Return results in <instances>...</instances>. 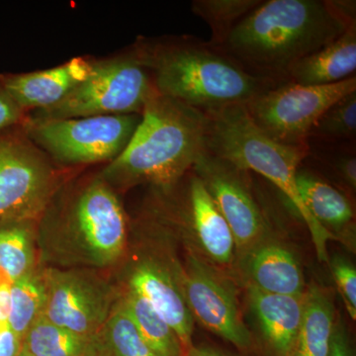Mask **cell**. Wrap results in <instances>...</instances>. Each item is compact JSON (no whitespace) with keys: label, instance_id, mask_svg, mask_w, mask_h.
I'll return each instance as SVG.
<instances>
[{"label":"cell","instance_id":"37","mask_svg":"<svg viewBox=\"0 0 356 356\" xmlns=\"http://www.w3.org/2000/svg\"><path fill=\"white\" fill-rule=\"evenodd\" d=\"M97 348H98V346H97ZM97 356H102V355H100L99 350H98Z\"/></svg>","mask_w":356,"mask_h":356},{"label":"cell","instance_id":"3","mask_svg":"<svg viewBox=\"0 0 356 356\" xmlns=\"http://www.w3.org/2000/svg\"><path fill=\"white\" fill-rule=\"evenodd\" d=\"M355 24L344 22L329 0H262L220 48L250 74L287 83L293 65Z\"/></svg>","mask_w":356,"mask_h":356},{"label":"cell","instance_id":"24","mask_svg":"<svg viewBox=\"0 0 356 356\" xmlns=\"http://www.w3.org/2000/svg\"><path fill=\"white\" fill-rule=\"evenodd\" d=\"M95 339L58 327L41 316L23 337V346L33 356H83L88 353Z\"/></svg>","mask_w":356,"mask_h":356},{"label":"cell","instance_id":"27","mask_svg":"<svg viewBox=\"0 0 356 356\" xmlns=\"http://www.w3.org/2000/svg\"><path fill=\"white\" fill-rule=\"evenodd\" d=\"M346 144H339L337 147H316L309 152L325 158L327 165L331 166L332 172L336 173L341 184L350 191L356 189V156L355 147H346Z\"/></svg>","mask_w":356,"mask_h":356},{"label":"cell","instance_id":"19","mask_svg":"<svg viewBox=\"0 0 356 356\" xmlns=\"http://www.w3.org/2000/svg\"><path fill=\"white\" fill-rule=\"evenodd\" d=\"M334 325L331 295L311 284L304 294L303 316L292 356H329Z\"/></svg>","mask_w":356,"mask_h":356},{"label":"cell","instance_id":"34","mask_svg":"<svg viewBox=\"0 0 356 356\" xmlns=\"http://www.w3.org/2000/svg\"><path fill=\"white\" fill-rule=\"evenodd\" d=\"M97 341H95V343L93 344L92 348H91L90 350L88 351V353H84L83 356H97Z\"/></svg>","mask_w":356,"mask_h":356},{"label":"cell","instance_id":"2","mask_svg":"<svg viewBox=\"0 0 356 356\" xmlns=\"http://www.w3.org/2000/svg\"><path fill=\"white\" fill-rule=\"evenodd\" d=\"M130 49L159 95L202 112L247 104L281 84L250 74L219 47L193 36L139 37Z\"/></svg>","mask_w":356,"mask_h":356},{"label":"cell","instance_id":"29","mask_svg":"<svg viewBox=\"0 0 356 356\" xmlns=\"http://www.w3.org/2000/svg\"><path fill=\"white\" fill-rule=\"evenodd\" d=\"M27 113L0 83V131L23 123Z\"/></svg>","mask_w":356,"mask_h":356},{"label":"cell","instance_id":"11","mask_svg":"<svg viewBox=\"0 0 356 356\" xmlns=\"http://www.w3.org/2000/svg\"><path fill=\"white\" fill-rule=\"evenodd\" d=\"M235 238L236 254L243 255L269 238L270 222L257 199L252 172L232 165L206 151L193 166Z\"/></svg>","mask_w":356,"mask_h":356},{"label":"cell","instance_id":"13","mask_svg":"<svg viewBox=\"0 0 356 356\" xmlns=\"http://www.w3.org/2000/svg\"><path fill=\"white\" fill-rule=\"evenodd\" d=\"M120 285L130 288L149 302L177 334L184 353L194 346V318L172 264L152 255H138L124 267Z\"/></svg>","mask_w":356,"mask_h":356},{"label":"cell","instance_id":"7","mask_svg":"<svg viewBox=\"0 0 356 356\" xmlns=\"http://www.w3.org/2000/svg\"><path fill=\"white\" fill-rule=\"evenodd\" d=\"M140 114L33 120L22 126L29 139L60 168L79 170L111 163L127 147Z\"/></svg>","mask_w":356,"mask_h":356},{"label":"cell","instance_id":"15","mask_svg":"<svg viewBox=\"0 0 356 356\" xmlns=\"http://www.w3.org/2000/svg\"><path fill=\"white\" fill-rule=\"evenodd\" d=\"M240 257L248 287L269 294L299 296L305 293L300 262L282 243L268 238Z\"/></svg>","mask_w":356,"mask_h":356},{"label":"cell","instance_id":"36","mask_svg":"<svg viewBox=\"0 0 356 356\" xmlns=\"http://www.w3.org/2000/svg\"><path fill=\"white\" fill-rule=\"evenodd\" d=\"M4 277H6V276H4V274L0 273V282H1L2 280H3Z\"/></svg>","mask_w":356,"mask_h":356},{"label":"cell","instance_id":"6","mask_svg":"<svg viewBox=\"0 0 356 356\" xmlns=\"http://www.w3.org/2000/svg\"><path fill=\"white\" fill-rule=\"evenodd\" d=\"M156 92L153 79L131 49L113 57L95 58L86 81L62 102L27 114L33 120L143 114Z\"/></svg>","mask_w":356,"mask_h":356},{"label":"cell","instance_id":"20","mask_svg":"<svg viewBox=\"0 0 356 356\" xmlns=\"http://www.w3.org/2000/svg\"><path fill=\"white\" fill-rule=\"evenodd\" d=\"M37 226L38 220L0 221V273L11 282L40 266Z\"/></svg>","mask_w":356,"mask_h":356},{"label":"cell","instance_id":"33","mask_svg":"<svg viewBox=\"0 0 356 356\" xmlns=\"http://www.w3.org/2000/svg\"><path fill=\"white\" fill-rule=\"evenodd\" d=\"M182 356H229L216 348L205 346H193L188 350L185 351Z\"/></svg>","mask_w":356,"mask_h":356},{"label":"cell","instance_id":"8","mask_svg":"<svg viewBox=\"0 0 356 356\" xmlns=\"http://www.w3.org/2000/svg\"><path fill=\"white\" fill-rule=\"evenodd\" d=\"M76 173L53 163L22 123L0 131V221L39 220L56 192Z\"/></svg>","mask_w":356,"mask_h":356},{"label":"cell","instance_id":"18","mask_svg":"<svg viewBox=\"0 0 356 356\" xmlns=\"http://www.w3.org/2000/svg\"><path fill=\"white\" fill-rule=\"evenodd\" d=\"M296 182L302 201L318 225L337 240L353 232L355 209L344 192L302 165L297 172Z\"/></svg>","mask_w":356,"mask_h":356},{"label":"cell","instance_id":"16","mask_svg":"<svg viewBox=\"0 0 356 356\" xmlns=\"http://www.w3.org/2000/svg\"><path fill=\"white\" fill-rule=\"evenodd\" d=\"M304 294H269L248 287V307L273 356H292L303 316Z\"/></svg>","mask_w":356,"mask_h":356},{"label":"cell","instance_id":"12","mask_svg":"<svg viewBox=\"0 0 356 356\" xmlns=\"http://www.w3.org/2000/svg\"><path fill=\"white\" fill-rule=\"evenodd\" d=\"M175 273L192 317L240 350H248L252 336L243 324L231 283L193 252L184 267L175 266Z\"/></svg>","mask_w":356,"mask_h":356},{"label":"cell","instance_id":"10","mask_svg":"<svg viewBox=\"0 0 356 356\" xmlns=\"http://www.w3.org/2000/svg\"><path fill=\"white\" fill-rule=\"evenodd\" d=\"M104 271L44 266V317L58 327L95 339L121 296V286Z\"/></svg>","mask_w":356,"mask_h":356},{"label":"cell","instance_id":"28","mask_svg":"<svg viewBox=\"0 0 356 356\" xmlns=\"http://www.w3.org/2000/svg\"><path fill=\"white\" fill-rule=\"evenodd\" d=\"M332 277L350 314L351 320H356V269L355 266L341 255L331 261Z\"/></svg>","mask_w":356,"mask_h":356},{"label":"cell","instance_id":"25","mask_svg":"<svg viewBox=\"0 0 356 356\" xmlns=\"http://www.w3.org/2000/svg\"><path fill=\"white\" fill-rule=\"evenodd\" d=\"M262 0H194L192 13L205 21L211 30L210 44L222 47L229 35Z\"/></svg>","mask_w":356,"mask_h":356},{"label":"cell","instance_id":"26","mask_svg":"<svg viewBox=\"0 0 356 356\" xmlns=\"http://www.w3.org/2000/svg\"><path fill=\"white\" fill-rule=\"evenodd\" d=\"M356 136V91L334 103L312 129L309 140L353 144ZM308 140V142H309Z\"/></svg>","mask_w":356,"mask_h":356},{"label":"cell","instance_id":"14","mask_svg":"<svg viewBox=\"0 0 356 356\" xmlns=\"http://www.w3.org/2000/svg\"><path fill=\"white\" fill-rule=\"evenodd\" d=\"M95 58L77 57L51 69L0 74V83L26 113L62 102L90 74Z\"/></svg>","mask_w":356,"mask_h":356},{"label":"cell","instance_id":"31","mask_svg":"<svg viewBox=\"0 0 356 356\" xmlns=\"http://www.w3.org/2000/svg\"><path fill=\"white\" fill-rule=\"evenodd\" d=\"M22 344L23 339L8 327L0 330V356H18Z\"/></svg>","mask_w":356,"mask_h":356},{"label":"cell","instance_id":"5","mask_svg":"<svg viewBox=\"0 0 356 356\" xmlns=\"http://www.w3.org/2000/svg\"><path fill=\"white\" fill-rule=\"evenodd\" d=\"M204 113L208 117L207 151L273 185L308 229L318 261H329L327 243L337 238L311 216L297 186V172L308 156L309 144L288 146L270 139L250 119L245 104Z\"/></svg>","mask_w":356,"mask_h":356},{"label":"cell","instance_id":"9","mask_svg":"<svg viewBox=\"0 0 356 356\" xmlns=\"http://www.w3.org/2000/svg\"><path fill=\"white\" fill-rule=\"evenodd\" d=\"M356 91V76L329 86L278 84L245 104L250 119L270 139L306 146L312 129L334 103Z\"/></svg>","mask_w":356,"mask_h":356},{"label":"cell","instance_id":"32","mask_svg":"<svg viewBox=\"0 0 356 356\" xmlns=\"http://www.w3.org/2000/svg\"><path fill=\"white\" fill-rule=\"evenodd\" d=\"M10 286L11 281L4 277L0 282V330L8 325L9 312H10Z\"/></svg>","mask_w":356,"mask_h":356},{"label":"cell","instance_id":"35","mask_svg":"<svg viewBox=\"0 0 356 356\" xmlns=\"http://www.w3.org/2000/svg\"><path fill=\"white\" fill-rule=\"evenodd\" d=\"M18 356H33L31 353H29V351L27 350V348H25L24 346L22 344V348H21L19 355Z\"/></svg>","mask_w":356,"mask_h":356},{"label":"cell","instance_id":"1","mask_svg":"<svg viewBox=\"0 0 356 356\" xmlns=\"http://www.w3.org/2000/svg\"><path fill=\"white\" fill-rule=\"evenodd\" d=\"M130 218L120 198L97 172L67 179L38 220L40 264L105 271L128 252Z\"/></svg>","mask_w":356,"mask_h":356},{"label":"cell","instance_id":"4","mask_svg":"<svg viewBox=\"0 0 356 356\" xmlns=\"http://www.w3.org/2000/svg\"><path fill=\"white\" fill-rule=\"evenodd\" d=\"M207 115L156 91L127 147L98 175L119 194L139 185L170 188L207 151Z\"/></svg>","mask_w":356,"mask_h":356},{"label":"cell","instance_id":"30","mask_svg":"<svg viewBox=\"0 0 356 356\" xmlns=\"http://www.w3.org/2000/svg\"><path fill=\"white\" fill-rule=\"evenodd\" d=\"M329 356H355L348 332L343 324L334 325Z\"/></svg>","mask_w":356,"mask_h":356},{"label":"cell","instance_id":"22","mask_svg":"<svg viewBox=\"0 0 356 356\" xmlns=\"http://www.w3.org/2000/svg\"><path fill=\"white\" fill-rule=\"evenodd\" d=\"M46 305V284L44 266L11 282L10 312L8 325L10 331L23 339L26 332L41 316Z\"/></svg>","mask_w":356,"mask_h":356},{"label":"cell","instance_id":"21","mask_svg":"<svg viewBox=\"0 0 356 356\" xmlns=\"http://www.w3.org/2000/svg\"><path fill=\"white\" fill-rule=\"evenodd\" d=\"M120 286L121 302L149 348L159 356L184 355L177 334L149 302L130 288Z\"/></svg>","mask_w":356,"mask_h":356},{"label":"cell","instance_id":"17","mask_svg":"<svg viewBox=\"0 0 356 356\" xmlns=\"http://www.w3.org/2000/svg\"><path fill=\"white\" fill-rule=\"evenodd\" d=\"M356 24L288 70L286 81L302 86H329L355 76Z\"/></svg>","mask_w":356,"mask_h":356},{"label":"cell","instance_id":"23","mask_svg":"<svg viewBox=\"0 0 356 356\" xmlns=\"http://www.w3.org/2000/svg\"><path fill=\"white\" fill-rule=\"evenodd\" d=\"M102 356H159L145 341L121 299L96 337Z\"/></svg>","mask_w":356,"mask_h":356}]
</instances>
